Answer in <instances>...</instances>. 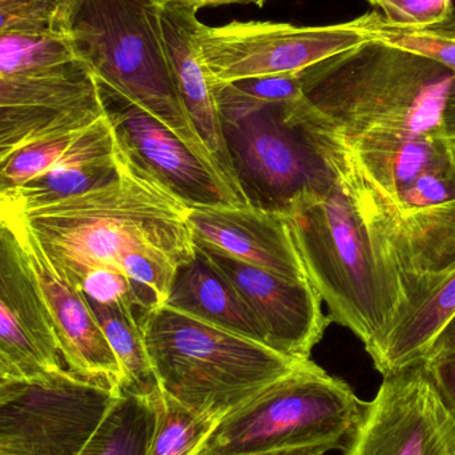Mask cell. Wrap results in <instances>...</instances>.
Returning <instances> with one entry per match:
<instances>
[{
	"instance_id": "6da1fadb",
	"label": "cell",
	"mask_w": 455,
	"mask_h": 455,
	"mask_svg": "<svg viewBox=\"0 0 455 455\" xmlns=\"http://www.w3.org/2000/svg\"><path fill=\"white\" fill-rule=\"evenodd\" d=\"M453 72L416 53L369 40L305 69L294 122L339 140L441 136Z\"/></svg>"
},
{
	"instance_id": "7a4b0ae2",
	"label": "cell",
	"mask_w": 455,
	"mask_h": 455,
	"mask_svg": "<svg viewBox=\"0 0 455 455\" xmlns=\"http://www.w3.org/2000/svg\"><path fill=\"white\" fill-rule=\"evenodd\" d=\"M119 157L122 173L114 183L58 204L3 216L20 221L59 275L77 289L92 270L123 273L125 259L136 251H160L180 264L195 253L188 207L120 151Z\"/></svg>"
},
{
	"instance_id": "3957f363",
	"label": "cell",
	"mask_w": 455,
	"mask_h": 455,
	"mask_svg": "<svg viewBox=\"0 0 455 455\" xmlns=\"http://www.w3.org/2000/svg\"><path fill=\"white\" fill-rule=\"evenodd\" d=\"M315 136L333 176L323 188L302 192L283 212L291 238L331 321L350 329L371 355L392 323L368 227L347 175L344 149L334 139Z\"/></svg>"
},
{
	"instance_id": "277c9868",
	"label": "cell",
	"mask_w": 455,
	"mask_h": 455,
	"mask_svg": "<svg viewBox=\"0 0 455 455\" xmlns=\"http://www.w3.org/2000/svg\"><path fill=\"white\" fill-rule=\"evenodd\" d=\"M139 323L160 390L216 422L305 363L164 305Z\"/></svg>"
},
{
	"instance_id": "5b68a950",
	"label": "cell",
	"mask_w": 455,
	"mask_h": 455,
	"mask_svg": "<svg viewBox=\"0 0 455 455\" xmlns=\"http://www.w3.org/2000/svg\"><path fill=\"white\" fill-rule=\"evenodd\" d=\"M160 7L162 0H61L60 31L96 82L122 93L208 155L176 90Z\"/></svg>"
},
{
	"instance_id": "8992f818",
	"label": "cell",
	"mask_w": 455,
	"mask_h": 455,
	"mask_svg": "<svg viewBox=\"0 0 455 455\" xmlns=\"http://www.w3.org/2000/svg\"><path fill=\"white\" fill-rule=\"evenodd\" d=\"M366 406L347 382L305 361L218 421L194 455H259L315 445L344 449Z\"/></svg>"
},
{
	"instance_id": "52a82bcc",
	"label": "cell",
	"mask_w": 455,
	"mask_h": 455,
	"mask_svg": "<svg viewBox=\"0 0 455 455\" xmlns=\"http://www.w3.org/2000/svg\"><path fill=\"white\" fill-rule=\"evenodd\" d=\"M339 146L389 302L390 331L455 262V199L424 208L397 207L363 175L347 148Z\"/></svg>"
},
{
	"instance_id": "ba28073f",
	"label": "cell",
	"mask_w": 455,
	"mask_h": 455,
	"mask_svg": "<svg viewBox=\"0 0 455 455\" xmlns=\"http://www.w3.org/2000/svg\"><path fill=\"white\" fill-rule=\"evenodd\" d=\"M219 115L238 188L251 207L283 213L294 197L331 180L325 152L289 117L286 104Z\"/></svg>"
},
{
	"instance_id": "9c48e42d",
	"label": "cell",
	"mask_w": 455,
	"mask_h": 455,
	"mask_svg": "<svg viewBox=\"0 0 455 455\" xmlns=\"http://www.w3.org/2000/svg\"><path fill=\"white\" fill-rule=\"evenodd\" d=\"M374 11L331 26L270 21L199 23L195 44L210 82L294 74L371 40Z\"/></svg>"
},
{
	"instance_id": "30bf717a",
	"label": "cell",
	"mask_w": 455,
	"mask_h": 455,
	"mask_svg": "<svg viewBox=\"0 0 455 455\" xmlns=\"http://www.w3.org/2000/svg\"><path fill=\"white\" fill-rule=\"evenodd\" d=\"M119 390L68 369L24 382L0 401V455L79 454Z\"/></svg>"
},
{
	"instance_id": "8fae6325",
	"label": "cell",
	"mask_w": 455,
	"mask_h": 455,
	"mask_svg": "<svg viewBox=\"0 0 455 455\" xmlns=\"http://www.w3.org/2000/svg\"><path fill=\"white\" fill-rule=\"evenodd\" d=\"M119 151L188 208L246 205L205 152L176 135L154 115L98 82Z\"/></svg>"
},
{
	"instance_id": "7c38bea8",
	"label": "cell",
	"mask_w": 455,
	"mask_h": 455,
	"mask_svg": "<svg viewBox=\"0 0 455 455\" xmlns=\"http://www.w3.org/2000/svg\"><path fill=\"white\" fill-rule=\"evenodd\" d=\"M345 455H455V411L424 360L384 377Z\"/></svg>"
},
{
	"instance_id": "4fadbf2b",
	"label": "cell",
	"mask_w": 455,
	"mask_h": 455,
	"mask_svg": "<svg viewBox=\"0 0 455 455\" xmlns=\"http://www.w3.org/2000/svg\"><path fill=\"white\" fill-rule=\"evenodd\" d=\"M0 357L26 381L66 371L50 313L12 226L0 216Z\"/></svg>"
},
{
	"instance_id": "5bb4252c",
	"label": "cell",
	"mask_w": 455,
	"mask_h": 455,
	"mask_svg": "<svg viewBox=\"0 0 455 455\" xmlns=\"http://www.w3.org/2000/svg\"><path fill=\"white\" fill-rule=\"evenodd\" d=\"M195 243L237 289L267 331V347L296 361H309L331 323L309 281H294L253 267L202 241Z\"/></svg>"
},
{
	"instance_id": "9a60e30c",
	"label": "cell",
	"mask_w": 455,
	"mask_h": 455,
	"mask_svg": "<svg viewBox=\"0 0 455 455\" xmlns=\"http://www.w3.org/2000/svg\"><path fill=\"white\" fill-rule=\"evenodd\" d=\"M334 140L347 148L363 175L397 207L424 208L455 199V157L441 136Z\"/></svg>"
},
{
	"instance_id": "2e32d148",
	"label": "cell",
	"mask_w": 455,
	"mask_h": 455,
	"mask_svg": "<svg viewBox=\"0 0 455 455\" xmlns=\"http://www.w3.org/2000/svg\"><path fill=\"white\" fill-rule=\"evenodd\" d=\"M4 219L15 229L36 275L66 368L83 379L119 390V361L87 297L59 275L42 246L20 221Z\"/></svg>"
},
{
	"instance_id": "e0dca14e",
	"label": "cell",
	"mask_w": 455,
	"mask_h": 455,
	"mask_svg": "<svg viewBox=\"0 0 455 455\" xmlns=\"http://www.w3.org/2000/svg\"><path fill=\"white\" fill-rule=\"evenodd\" d=\"M104 115L87 66L61 76H0V160L51 131Z\"/></svg>"
},
{
	"instance_id": "ac0fdd59",
	"label": "cell",
	"mask_w": 455,
	"mask_h": 455,
	"mask_svg": "<svg viewBox=\"0 0 455 455\" xmlns=\"http://www.w3.org/2000/svg\"><path fill=\"white\" fill-rule=\"evenodd\" d=\"M195 240L294 281L307 280L304 264L283 213L251 205L188 208Z\"/></svg>"
},
{
	"instance_id": "d6986e66",
	"label": "cell",
	"mask_w": 455,
	"mask_h": 455,
	"mask_svg": "<svg viewBox=\"0 0 455 455\" xmlns=\"http://www.w3.org/2000/svg\"><path fill=\"white\" fill-rule=\"evenodd\" d=\"M197 11L194 5L180 0H162L160 21L165 50L176 90L200 143L212 157L230 188L245 203L228 154L212 84L197 55L195 44V32L200 23Z\"/></svg>"
},
{
	"instance_id": "ffe728a7",
	"label": "cell",
	"mask_w": 455,
	"mask_h": 455,
	"mask_svg": "<svg viewBox=\"0 0 455 455\" xmlns=\"http://www.w3.org/2000/svg\"><path fill=\"white\" fill-rule=\"evenodd\" d=\"M119 149L108 117L93 123L64 159L23 186L0 195V215H19L108 186L120 178Z\"/></svg>"
},
{
	"instance_id": "44dd1931",
	"label": "cell",
	"mask_w": 455,
	"mask_h": 455,
	"mask_svg": "<svg viewBox=\"0 0 455 455\" xmlns=\"http://www.w3.org/2000/svg\"><path fill=\"white\" fill-rule=\"evenodd\" d=\"M164 307L269 347L254 313L196 243L194 256L176 267Z\"/></svg>"
},
{
	"instance_id": "7402d4cb",
	"label": "cell",
	"mask_w": 455,
	"mask_h": 455,
	"mask_svg": "<svg viewBox=\"0 0 455 455\" xmlns=\"http://www.w3.org/2000/svg\"><path fill=\"white\" fill-rule=\"evenodd\" d=\"M455 315V262L435 288L409 310L371 353L382 377L419 363Z\"/></svg>"
},
{
	"instance_id": "603a6c76",
	"label": "cell",
	"mask_w": 455,
	"mask_h": 455,
	"mask_svg": "<svg viewBox=\"0 0 455 455\" xmlns=\"http://www.w3.org/2000/svg\"><path fill=\"white\" fill-rule=\"evenodd\" d=\"M160 395L144 397L120 389L77 455H149Z\"/></svg>"
},
{
	"instance_id": "cb8c5ba5",
	"label": "cell",
	"mask_w": 455,
	"mask_h": 455,
	"mask_svg": "<svg viewBox=\"0 0 455 455\" xmlns=\"http://www.w3.org/2000/svg\"><path fill=\"white\" fill-rule=\"evenodd\" d=\"M90 302V301H88ZM122 369L120 389L144 397L162 395L152 369L138 315L127 302L100 305L90 302Z\"/></svg>"
},
{
	"instance_id": "d4e9b609",
	"label": "cell",
	"mask_w": 455,
	"mask_h": 455,
	"mask_svg": "<svg viewBox=\"0 0 455 455\" xmlns=\"http://www.w3.org/2000/svg\"><path fill=\"white\" fill-rule=\"evenodd\" d=\"M84 66L77 60L64 35L0 32V76H61Z\"/></svg>"
},
{
	"instance_id": "484cf974",
	"label": "cell",
	"mask_w": 455,
	"mask_h": 455,
	"mask_svg": "<svg viewBox=\"0 0 455 455\" xmlns=\"http://www.w3.org/2000/svg\"><path fill=\"white\" fill-rule=\"evenodd\" d=\"M93 123H76L51 131L0 160V195L23 186L58 164Z\"/></svg>"
},
{
	"instance_id": "4316f807",
	"label": "cell",
	"mask_w": 455,
	"mask_h": 455,
	"mask_svg": "<svg viewBox=\"0 0 455 455\" xmlns=\"http://www.w3.org/2000/svg\"><path fill=\"white\" fill-rule=\"evenodd\" d=\"M371 37L435 61L455 75V12L437 23L395 26L374 11Z\"/></svg>"
},
{
	"instance_id": "83f0119b",
	"label": "cell",
	"mask_w": 455,
	"mask_h": 455,
	"mask_svg": "<svg viewBox=\"0 0 455 455\" xmlns=\"http://www.w3.org/2000/svg\"><path fill=\"white\" fill-rule=\"evenodd\" d=\"M216 424L162 392L149 455H194Z\"/></svg>"
},
{
	"instance_id": "f1b7e54d",
	"label": "cell",
	"mask_w": 455,
	"mask_h": 455,
	"mask_svg": "<svg viewBox=\"0 0 455 455\" xmlns=\"http://www.w3.org/2000/svg\"><path fill=\"white\" fill-rule=\"evenodd\" d=\"M304 71L272 76L248 77L229 83H211L219 109H245L299 100Z\"/></svg>"
},
{
	"instance_id": "f546056e",
	"label": "cell",
	"mask_w": 455,
	"mask_h": 455,
	"mask_svg": "<svg viewBox=\"0 0 455 455\" xmlns=\"http://www.w3.org/2000/svg\"><path fill=\"white\" fill-rule=\"evenodd\" d=\"M61 0H0V32L61 34Z\"/></svg>"
},
{
	"instance_id": "4dcf8cb0",
	"label": "cell",
	"mask_w": 455,
	"mask_h": 455,
	"mask_svg": "<svg viewBox=\"0 0 455 455\" xmlns=\"http://www.w3.org/2000/svg\"><path fill=\"white\" fill-rule=\"evenodd\" d=\"M395 26H425L453 15V0H368Z\"/></svg>"
},
{
	"instance_id": "1f68e13d",
	"label": "cell",
	"mask_w": 455,
	"mask_h": 455,
	"mask_svg": "<svg viewBox=\"0 0 455 455\" xmlns=\"http://www.w3.org/2000/svg\"><path fill=\"white\" fill-rule=\"evenodd\" d=\"M80 291L88 301L100 305H115L127 302L135 309L132 286L119 270L96 269L88 273L82 281Z\"/></svg>"
},
{
	"instance_id": "d6a6232c",
	"label": "cell",
	"mask_w": 455,
	"mask_h": 455,
	"mask_svg": "<svg viewBox=\"0 0 455 455\" xmlns=\"http://www.w3.org/2000/svg\"><path fill=\"white\" fill-rule=\"evenodd\" d=\"M424 361L438 392L455 411V350L424 358Z\"/></svg>"
},
{
	"instance_id": "836d02e7",
	"label": "cell",
	"mask_w": 455,
	"mask_h": 455,
	"mask_svg": "<svg viewBox=\"0 0 455 455\" xmlns=\"http://www.w3.org/2000/svg\"><path fill=\"white\" fill-rule=\"evenodd\" d=\"M441 138L445 140L455 156V75L451 77L443 107V122H441Z\"/></svg>"
},
{
	"instance_id": "e575fe53",
	"label": "cell",
	"mask_w": 455,
	"mask_h": 455,
	"mask_svg": "<svg viewBox=\"0 0 455 455\" xmlns=\"http://www.w3.org/2000/svg\"><path fill=\"white\" fill-rule=\"evenodd\" d=\"M24 382L26 379L7 361L0 357V401L10 397Z\"/></svg>"
},
{
	"instance_id": "d590c367",
	"label": "cell",
	"mask_w": 455,
	"mask_h": 455,
	"mask_svg": "<svg viewBox=\"0 0 455 455\" xmlns=\"http://www.w3.org/2000/svg\"><path fill=\"white\" fill-rule=\"evenodd\" d=\"M455 350V315L449 321L448 325L443 329L437 339L430 345L429 350L424 358L432 355H443V353L453 352ZM422 358V360H424Z\"/></svg>"
},
{
	"instance_id": "8d00e7d4",
	"label": "cell",
	"mask_w": 455,
	"mask_h": 455,
	"mask_svg": "<svg viewBox=\"0 0 455 455\" xmlns=\"http://www.w3.org/2000/svg\"><path fill=\"white\" fill-rule=\"evenodd\" d=\"M333 445L307 446V448L288 449V451H275V453L259 455H329L331 451H337Z\"/></svg>"
},
{
	"instance_id": "74e56055",
	"label": "cell",
	"mask_w": 455,
	"mask_h": 455,
	"mask_svg": "<svg viewBox=\"0 0 455 455\" xmlns=\"http://www.w3.org/2000/svg\"><path fill=\"white\" fill-rule=\"evenodd\" d=\"M180 2L188 3V4L194 5L197 10H202L204 7H215V5L223 4H257L262 5L265 0H180Z\"/></svg>"
},
{
	"instance_id": "f35d334b",
	"label": "cell",
	"mask_w": 455,
	"mask_h": 455,
	"mask_svg": "<svg viewBox=\"0 0 455 455\" xmlns=\"http://www.w3.org/2000/svg\"><path fill=\"white\" fill-rule=\"evenodd\" d=\"M455 157V156H454Z\"/></svg>"
}]
</instances>
